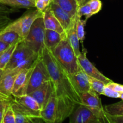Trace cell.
Returning a JSON list of instances; mask_svg holds the SVG:
<instances>
[{
  "label": "cell",
  "mask_w": 123,
  "mask_h": 123,
  "mask_svg": "<svg viewBox=\"0 0 123 123\" xmlns=\"http://www.w3.org/2000/svg\"><path fill=\"white\" fill-rule=\"evenodd\" d=\"M120 98H121L122 100H123V92H121V93L120 94Z\"/></svg>",
  "instance_id": "f35d334b"
},
{
  "label": "cell",
  "mask_w": 123,
  "mask_h": 123,
  "mask_svg": "<svg viewBox=\"0 0 123 123\" xmlns=\"http://www.w3.org/2000/svg\"><path fill=\"white\" fill-rule=\"evenodd\" d=\"M58 103L54 91L44 106L41 109L40 117L46 123H55L57 120Z\"/></svg>",
  "instance_id": "8fae6325"
},
{
  "label": "cell",
  "mask_w": 123,
  "mask_h": 123,
  "mask_svg": "<svg viewBox=\"0 0 123 123\" xmlns=\"http://www.w3.org/2000/svg\"><path fill=\"white\" fill-rule=\"evenodd\" d=\"M32 67H31V68L22 70L18 73L16 76L13 84V90H12L13 96H20V95L26 94H25L26 90Z\"/></svg>",
  "instance_id": "5bb4252c"
},
{
  "label": "cell",
  "mask_w": 123,
  "mask_h": 123,
  "mask_svg": "<svg viewBox=\"0 0 123 123\" xmlns=\"http://www.w3.org/2000/svg\"><path fill=\"white\" fill-rule=\"evenodd\" d=\"M53 2V0H36L35 8L40 12H43Z\"/></svg>",
  "instance_id": "f546056e"
},
{
  "label": "cell",
  "mask_w": 123,
  "mask_h": 123,
  "mask_svg": "<svg viewBox=\"0 0 123 123\" xmlns=\"http://www.w3.org/2000/svg\"><path fill=\"white\" fill-rule=\"evenodd\" d=\"M7 101H5L2 104L0 105V123H1V121H2V117H3L5 107H6V103H7Z\"/></svg>",
  "instance_id": "d590c367"
},
{
  "label": "cell",
  "mask_w": 123,
  "mask_h": 123,
  "mask_svg": "<svg viewBox=\"0 0 123 123\" xmlns=\"http://www.w3.org/2000/svg\"><path fill=\"white\" fill-rule=\"evenodd\" d=\"M0 40L9 45H12L14 43L20 42L22 39L20 36L14 31L2 29L0 31Z\"/></svg>",
  "instance_id": "7402d4cb"
},
{
  "label": "cell",
  "mask_w": 123,
  "mask_h": 123,
  "mask_svg": "<svg viewBox=\"0 0 123 123\" xmlns=\"http://www.w3.org/2000/svg\"><path fill=\"white\" fill-rule=\"evenodd\" d=\"M10 45L0 40V54L6 50Z\"/></svg>",
  "instance_id": "e575fe53"
},
{
  "label": "cell",
  "mask_w": 123,
  "mask_h": 123,
  "mask_svg": "<svg viewBox=\"0 0 123 123\" xmlns=\"http://www.w3.org/2000/svg\"><path fill=\"white\" fill-rule=\"evenodd\" d=\"M65 33L67 40L72 48H73L76 55L78 56L80 55L81 51L80 50V44H79L80 42L75 31V20L72 26L67 31H65Z\"/></svg>",
  "instance_id": "d6986e66"
},
{
  "label": "cell",
  "mask_w": 123,
  "mask_h": 123,
  "mask_svg": "<svg viewBox=\"0 0 123 123\" xmlns=\"http://www.w3.org/2000/svg\"><path fill=\"white\" fill-rule=\"evenodd\" d=\"M69 123H102L88 108L79 105L69 116Z\"/></svg>",
  "instance_id": "9c48e42d"
},
{
  "label": "cell",
  "mask_w": 123,
  "mask_h": 123,
  "mask_svg": "<svg viewBox=\"0 0 123 123\" xmlns=\"http://www.w3.org/2000/svg\"><path fill=\"white\" fill-rule=\"evenodd\" d=\"M18 73L10 71L4 73L0 79V97L8 101L12 96V90Z\"/></svg>",
  "instance_id": "4fadbf2b"
},
{
  "label": "cell",
  "mask_w": 123,
  "mask_h": 123,
  "mask_svg": "<svg viewBox=\"0 0 123 123\" xmlns=\"http://www.w3.org/2000/svg\"><path fill=\"white\" fill-rule=\"evenodd\" d=\"M88 79L91 90L95 91L98 95H103V90L106 84L103 82L92 77L88 76Z\"/></svg>",
  "instance_id": "83f0119b"
},
{
  "label": "cell",
  "mask_w": 123,
  "mask_h": 123,
  "mask_svg": "<svg viewBox=\"0 0 123 123\" xmlns=\"http://www.w3.org/2000/svg\"><path fill=\"white\" fill-rule=\"evenodd\" d=\"M8 102L14 112L25 116L41 117V108L39 105L30 95H12Z\"/></svg>",
  "instance_id": "3957f363"
},
{
  "label": "cell",
  "mask_w": 123,
  "mask_h": 123,
  "mask_svg": "<svg viewBox=\"0 0 123 123\" xmlns=\"http://www.w3.org/2000/svg\"><path fill=\"white\" fill-rule=\"evenodd\" d=\"M2 53H1V54H0V56H1V54H2Z\"/></svg>",
  "instance_id": "b9f144b4"
},
{
  "label": "cell",
  "mask_w": 123,
  "mask_h": 123,
  "mask_svg": "<svg viewBox=\"0 0 123 123\" xmlns=\"http://www.w3.org/2000/svg\"><path fill=\"white\" fill-rule=\"evenodd\" d=\"M45 27L43 16L35 20L24 42L34 52L40 54L44 45Z\"/></svg>",
  "instance_id": "277c9868"
},
{
  "label": "cell",
  "mask_w": 123,
  "mask_h": 123,
  "mask_svg": "<svg viewBox=\"0 0 123 123\" xmlns=\"http://www.w3.org/2000/svg\"><path fill=\"white\" fill-rule=\"evenodd\" d=\"M86 20H87L86 19L83 20L81 18H78L77 16L75 18V31L79 42L82 43L85 40V25L86 24Z\"/></svg>",
  "instance_id": "d4e9b609"
},
{
  "label": "cell",
  "mask_w": 123,
  "mask_h": 123,
  "mask_svg": "<svg viewBox=\"0 0 123 123\" xmlns=\"http://www.w3.org/2000/svg\"><path fill=\"white\" fill-rule=\"evenodd\" d=\"M106 85L110 87L112 89V90H114L116 92H118V93L120 94L121 92H123V85L117 84V83L114 82L112 81L111 82L108 83V84H106Z\"/></svg>",
  "instance_id": "d6a6232c"
},
{
  "label": "cell",
  "mask_w": 123,
  "mask_h": 123,
  "mask_svg": "<svg viewBox=\"0 0 123 123\" xmlns=\"http://www.w3.org/2000/svg\"><path fill=\"white\" fill-rule=\"evenodd\" d=\"M50 8L53 14L57 19L61 25L64 31H67L74 23L75 19H73L68 13L59 7L56 4L52 2L50 5Z\"/></svg>",
  "instance_id": "9a60e30c"
},
{
  "label": "cell",
  "mask_w": 123,
  "mask_h": 123,
  "mask_svg": "<svg viewBox=\"0 0 123 123\" xmlns=\"http://www.w3.org/2000/svg\"><path fill=\"white\" fill-rule=\"evenodd\" d=\"M40 56L49 72L57 100L56 121L62 122L69 117L78 105L81 104L80 92L76 86L72 75L58 62L51 50L44 46Z\"/></svg>",
  "instance_id": "6da1fadb"
},
{
  "label": "cell",
  "mask_w": 123,
  "mask_h": 123,
  "mask_svg": "<svg viewBox=\"0 0 123 123\" xmlns=\"http://www.w3.org/2000/svg\"><path fill=\"white\" fill-rule=\"evenodd\" d=\"M94 14L98 13L102 9V3L100 0H90L88 2Z\"/></svg>",
  "instance_id": "4dcf8cb0"
},
{
  "label": "cell",
  "mask_w": 123,
  "mask_h": 123,
  "mask_svg": "<svg viewBox=\"0 0 123 123\" xmlns=\"http://www.w3.org/2000/svg\"><path fill=\"white\" fill-rule=\"evenodd\" d=\"M36 0H0V4L16 8H30L35 7Z\"/></svg>",
  "instance_id": "44dd1931"
},
{
  "label": "cell",
  "mask_w": 123,
  "mask_h": 123,
  "mask_svg": "<svg viewBox=\"0 0 123 123\" xmlns=\"http://www.w3.org/2000/svg\"><path fill=\"white\" fill-rule=\"evenodd\" d=\"M66 33L61 34L56 31L45 29L44 45L48 49L52 50L63 38Z\"/></svg>",
  "instance_id": "ac0fdd59"
},
{
  "label": "cell",
  "mask_w": 123,
  "mask_h": 123,
  "mask_svg": "<svg viewBox=\"0 0 123 123\" xmlns=\"http://www.w3.org/2000/svg\"><path fill=\"white\" fill-rule=\"evenodd\" d=\"M43 19L45 29L53 30L61 34L65 33L64 30L53 14L50 7H48L43 12Z\"/></svg>",
  "instance_id": "2e32d148"
},
{
  "label": "cell",
  "mask_w": 123,
  "mask_h": 123,
  "mask_svg": "<svg viewBox=\"0 0 123 123\" xmlns=\"http://www.w3.org/2000/svg\"><path fill=\"white\" fill-rule=\"evenodd\" d=\"M62 123V122H61V121H56L55 123Z\"/></svg>",
  "instance_id": "60d3db41"
},
{
  "label": "cell",
  "mask_w": 123,
  "mask_h": 123,
  "mask_svg": "<svg viewBox=\"0 0 123 123\" xmlns=\"http://www.w3.org/2000/svg\"><path fill=\"white\" fill-rule=\"evenodd\" d=\"M35 54H37L34 52L30 48H28L24 41H20L16 48L10 60L4 70V72H9L13 68V66L18 62L30 57Z\"/></svg>",
  "instance_id": "30bf717a"
},
{
  "label": "cell",
  "mask_w": 123,
  "mask_h": 123,
  "mask_svg": "<svg viewBox=\"0 0 123 123\" xmlns=\"http://www.w3.org/2000/svg\"><path fill=\"white\" fill-rule=\"evenodd\" d=\"M106 113L112 116H123V100L104 106Z\"/></svg>",
  "instance_id": "cb8c5ba5"
},
{
  "label": "cell",
  "mask_w": 123,
  "mask_h": 123,
  "mask_svg": "<svg viewBox=\"0 0 123 123\" xmlns=\"http://www.w3.org/2000/svg\"><path fill=\"white\" fill-rule=\"evenodd\" d=\"M53 2L68 13L73 19H75L79 7L76 0H53Z\"/></svg>",
  "instance_id": "ffe728a7"
},
{
  "label": "cell",
  "mask_w": 123,
  "mask_h": 123,
  "mask_svg": "<svg viewBox=\"0 0 123 123\" xmlns=\"http://www.w3.org/2000/svg\"><path fill=\"white\" fill-rule=\"evenodd\" d=\"M90 1V0H76L77 3H78V7H80V6L87 3V2Z\"/></svg>",
  "instance_id": "8d00e7d4"
},
{
  "label": "cell",
  "mask_w": 123,
  "mask_h": 123,
  "mask_svg": "<svg viewBox=\"0 0 123 123\" xmlns=\"http://www.w3.org/2000/svg\"><path fill=\"white\" fill-rule=\"evenodd\" d=\"M14 114L16 123H46L41 117L25 116L17 112H14Z\"/></svg>",
  "instance_id": "484cf974"
},
{
  "label": "cell",
  "mask_w": 123,
  "mask_h": 123,
  "mask_svg": "<svg viewBox=\"0 0 123 123\" xmlns=\"http://www.w3.org/2000/svg\"><path fill=\"white\" fill-rule=\"evenodd\" d=\"M3 73H4V70L1 69V68H0V79H1V78L2 77Z\"/></svg>",
  "instance_id": "74e56055"
},
{
  "label": "cell",
  "mask_w": 123,
  "mask_h": 123,
  "mask_svg": "<svg viewBox=\"0 0 123 123\" xmlns=\"http://www.w3.org/2000/svg\"><path fill=\"white\" fill-rule=\"evenodd\" d=\"M5 101H6V100H4L2 98H1V97H0V105H1V104H2V103H3L4 102H5Z\"/></svg>",
  "instance_id": "ab89813d"
},
{
  "label": "cell",
  "mask_w": 123,
  "mask_h": 123,
  "mask_svg": "<svg viewBox=\"0 0 123 123\" xmlns=\"http://www.w3.org/2000/svg\"><path fill=\"white\" fill-rule=\"evenodd\" d=\"M53 91L54 88L50 80L44 82L28 95L31 96L37 102L42 109L47 103Z\"/></svg>",
  "instance_id": "7c38bea8"
},
{
  "label": "cell",
  "mask_w": 123,
  "mask_h": 123,
  "mask_svg": "<svg viewBox=\"0 0 123 123\" xmlns=\"http://www.w3.org/2000/svg\"><path fill=\"white\" fill-rule=\"evenodd\" d=\"M92 15H94V14L88 2L78 7L76 14L78 18H82V16H85L86 18L85 19L88 20Z\"/></svg>",
  "instance_id": "f1b7e54d"
},
{
  "label": "cell",
  "mask_w": 123,
  "mask_h": 123,
  "mask_svg": "<svg viewBox=\"0 0 123 123\" xmlns=\"http://www.w3.org/2000/svg\"><path fill=\"white\" fill-rule=\"evenodd\" d=\"M51 52L58 62L71 75L79 70L78 56L70 44L66 35Z\"/></svg>",
  "instance_id": "7a4b0ae2"
},
{
  "label": "cell",
  "mask_w": 123,
  "mask_h": 123,
  "mask_svg": "<svg viewBox=\"0 0 123 123\" xmlns=\"http://www.w3.org/2000/svg\"><path fill=\"white\" fill-rule=\"evenodd\" d=\"M81 104L96 115L102 123H113L109 114L106 113L102 105L100 98L93 90L80 93Z\"/></svg>",
  "instance_id": "5b68a950"
},
{
  "label": "cell",
  "mask_w": 123,
  "mask_h": 123,
  "mask_svg": "<svg viewBox=\"0 0 123 123\" xmlns=\"http://www.w3.org/2000/svg\"><path fill=\"white\" fill-rule=\"evenodd\" d=\"M109 116L113 123H123V116Z\"/></svg>",
  "instance_id": "836d02e7"
},
{
  "label": "cell",
  "mask_w": 123,
  "mask_h": 123,
  "mask_svg": "<svg viewBox=\"0 0 123 123\" xmlns=\"http://www.w3.org/2000/svg\"><path fill=\"white\" fill-rule=\"evenodd\" d=\"M1 123H16L15 114L7 101Z\"/></svg>",
  "instance_id": "4316f807"
},
{
  "label": "cell",
  "mask_w": 123,
  "mask_h": 123,
  "mask_svg": "<svg viewBox=\"0 0 123 123\" xmlns=\"http://www.w3.org/2000/svg\"><path fill=\"white\" fill-rule=\"evenodd\" d=\"M19 42L10 45L6 50H4L1 54V56H0V68L1 69L4 70V68H6V66L10 60L12 55Z\"/></svg>",
  "instance_id": "603a6c76"
},
{
  "label": "cell",
  "mask_w": 123,
  "mask_h": 123,
  "mask_svg": "<svg viewBox=\"0 0 123 123\" xmlns=\"http://www.w3.org/2000/svg\"><path fill=\"white\" fill-rule=\"evenodd\" d=\"M43 16V12L37 9L31 10L23 15L21 18L8 24L4 28L5 30H10L18 33L22 40L28 34L30 28L36 19Z\"/></svg>",
  "instance_id": "8992f818"
},
{
  "label": "cell",
  "mask_w": 123,
  "mask_h": 123,
  "mask_svg": "<svg viewBox=\"0 0 123 123\" xmlns=\"http://www.w3.org/2000/svg\"><path fill=\"white\" fill-rule=\"evenodd\" d=\"M103 95L107 96V97H112V98H119L120 97V93L114 91V90L111 88L106 85L104 90H103Z\"/></svg>",
  "instance_id": "1f68e13d"
},
{
  "label": "cell",
  "mask_w": 123,
  "mask_h": 123,
  "mask_svg": "<svg viewBox=\"0 0 123 123\" xmlns=\"http://www.w3.org/2000/svg\"><path fill=\"white\" fill-rule=\"evenodd\" d=\"M72 76L76 86L80 93L91 90L89 82L88 76L80 68L76 73L72 74Z\"/></svg>",
  "instance_id": "e0dca14e"
},
{
  "label": "cell",
  "mask_w": 123,
  "mask_h": 123,
  "mask_svg": "<svg viewBox=\"0 0 123 123\" xmlns=\"http://www.w3.org/2000/svg\"><path fill=\"white\" fill-rule=\"evenodd\" d=\"M49 80H50V75L40 54L32 67L25 94H30L34 90Z\"/></svg>",
  "instance_id": "52a82bcc"
},
{
  "label": "cell",
  "mask_w": 123,
  "mask_h": 123,
  "mask_svg": "<svg viewBox=\"0 0 123 123\" xmlns=\"http://www.w3.org/2000/svg\"><path fill=\"white\" fill-rule=\"evenodd\" d=\"M87 50L86 49L83 48L82 50L80 52V55L78 56V63L79 67L82 70L84 71L88 76L96 78L101 81L103 82L106 84L111 82L112 80L109 78L102 74L92 63L90 61L86 56Z\"/></svg>",
  "instance_id": "ba28073f"
}]
</instances>
